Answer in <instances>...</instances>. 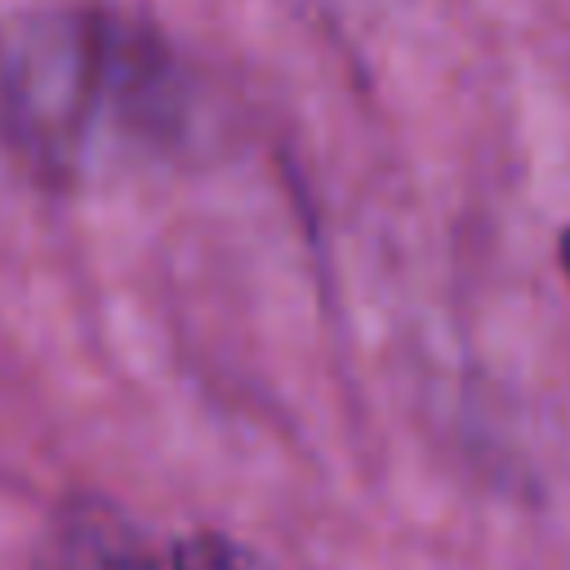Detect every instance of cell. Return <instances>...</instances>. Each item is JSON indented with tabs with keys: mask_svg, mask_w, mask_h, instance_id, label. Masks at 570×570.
Returning <instances> with one entry per match:
<instances>
[{
	"mask_svg": "<svg viewBox=\"0 0 570 570\" xmlns=\"http://www.w3.org/2000/svg\"><path fill=\"white\" fill-rule=\"evenodd\" d=\"M0 120L36 165L71 169L102 129L178 138L187 76L142 22L36 9L0 31Z\"/></svg>",
	"mask_w": 570,
	"mask_h": 570,
	"instance_id": "obj_1",
	"label": "cell"
},
{
	"mask_svg": "<svg viewBox=\"0 0 570 570\" xmlns=\"http://www.w3.org/2000/svg\"><path fill=\"white\" fill-rule=\"evenodd\" d=\"M58 570H272L249 543L232 534H174V539H138L129 530H76L62 543Z\"/></svg>",
	"mask_w": 570,
	"mask_h": 570,
	"instance_id": "obj_2",
	"label": "cell"
},
{
	"mask_svg": "<svg viewBox=\"0 0 570 570\" xmlns=\"http://www.w3.org/2000/svg\"><path fill=\"white\" fill-rule=\"evenodd\" d=\"M557 258H561V272L570 276V227L561 232V240H557Z\"/></svg>",
	"mask_w": 570,
	"mask_h": 570,
	"instance_id": "obj_3",
	"label": "cell"
}]
</instances>
